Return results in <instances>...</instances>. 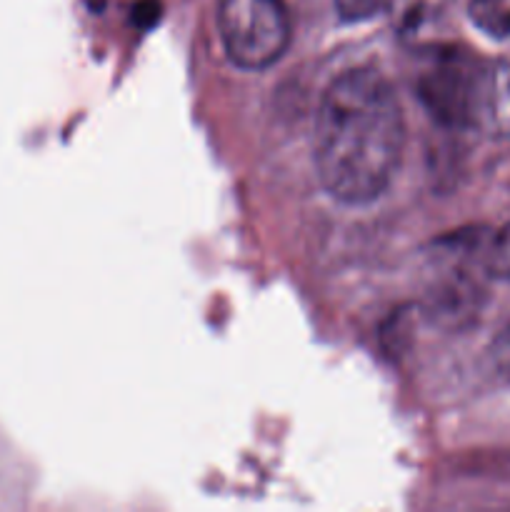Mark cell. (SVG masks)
I'll return each instance as SVG.
<instances>
[{
    "instance_id": "4",
    "label": "cell",
    "mask_w": 510,
    "mask_h": 512,
    "mask_svg": "<svg viewBox=\"0 0 510 512\" xmlns=\"http://www.w3.org/2000/svg\"><path fill=\"white\" fill-rule=\"evenodd\" d=\"M485 113L493 120L495 128L500 133L510 135V58L500 60L493 70H490L488 80V105Z\"/></svg>"
},
{
    "instance_id": "5",
    "label": "cell",
    "mask_w": 510,
    "mask_h": 512,
    "mask_svg": "<svg viewBox=\"0 0 510 512\" xmlns=\"http://www.w3.org/2000/svg\"><path fill=\"white\" fill-rule=\"evenodd\" d=\"M468 15L490 38L510 40V0H470Z\"/></svg>"
},
{
    "instance_id": "3",
    "label": "cell",
    "mask_w": 510,
    "mask_h": 512,
    "mask_svg": "<svg viewBox=\"0 0 510 512\" xmlns=\"http://www.w3.org/2000/svg\"><path fill=\"white\" fill-rule=\"evenodd\" d=\"M490 73L463 50L440 53L425 73V100L445 123L465 125L485 113Z\"/></svg>"
},
{
    "instance_id": "2",
    "label": "cell",
    "mask_w": 510,
    "mask_h": 512,
    "mask_svg": "<svg viewBox=\"0 0 510 512\" xmlns=\"http://www.w3.org/2000/svg\"><path fill=\"white\" fill-rule=\"evenodd\" d=\"M215 15L225 53L238 68H270L288 50L293 28L283 0H218Z\"/></svg>"
},
{
    "instance_id": "8",
    "label": "cell",
    "mask_w": 510,
    "mask_h": 512,
    "mask_svg": "<svg viewBox=\"0 0 510 512\" xmlns=\"http://www.w3.org/2000/svg\"><path fill=\"white\" fill-rule=\"evenodd\" d=\"M493 270L495 278L510 280V223L493 238Z\"/></svg>"
},
{
    "instance_id": "7",
    "label": "cell",
    "mask_w": 510,
    "mask_h": 512,
    "mask_svg": "<svg viewBox=\"0 0 510 512\" xmlns=\"http://www.w3.org/2000/svg\"><path fill=\"white\" fill-rule=\"evenodd\" d=\"M343 18L348 20H363L370 15H378L390 5V0H335Z\"/></svg>"
},
{
    "instance_id": "1",
    "label": "cell",
    "mask_w": 510,
    "mask_h": 512,
    "mask_svg": "<svg viewBox=\"0 0 510 512\" xmlns=\"http://www.w3.org/2000/svg\"><path fill=\"white\" fill-rule=\"evenodd\" d=\"M403 148V108L383 73L355 68L325 88L315 113L313 158L328 195L345 205L378 200L398 173Z\"/></svg>"
},
{
    "instance_id": "6",
    "label": "cell",
    "mask_w": 510,
    "mask_h": 512,
    "mask_svg": "<svg viewBox=\"0 0 510 512\" xmlns=\"http://www.w3.org/2000/svg\"><path fill=\"white\" fill-rule=\"evenodd\" d=\"M488 358L490 363H493L495 373H498L500 378L510 380V323L505 325L498 333V338L493 340V345H490L488 350Z\"/></svg>"
}]
</instances>
